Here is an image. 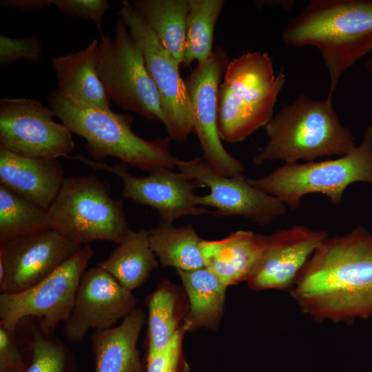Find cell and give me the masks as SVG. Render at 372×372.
Wrapping results in <instances>:
<instances>
[{
	"mask_svg": "<svg viewBox=\"0 0 372 372\" xmlns=\"http://www.w3.org/2000/svg\"><path fill=\"white\" fill-rule=\"evenodd\" d=\"M99 43L94 39L75 53L53 57L51 63L59 93L83 105L109 110L110 100L97 72Z\"/></svg>",
	"mask_w": 372,
	"mask_h": 372,
	"instance_id": "obj_21",
	"label": "cell"
},
{
	"mask_svg": "<svg viewBox=\"0 0 372 372\" xmlns=\"http://www.w3.org/2000/svg\"><path fill=\"white\" fill-rule=\"evenodd\" d=\"M289 291L300 311L317 322L372 316V233L357 225L329 236Z\"/></svg>",
	"mask_w": 372,
	"mask_h": 372,
	"instance_id": "obj_1",
	"label": "cell"
},
{
	"mask_svg": "<svg viewBox=\"0 0 372 372\" xmlns=\"http://www.w3.org/2000/svg\"><path fill=\"white\" fill-rule=\"evenodd\" d=\"M47 100L54 116L86 141L85 149L91 159L112 156L149 173L177 167L180 159L172 153L171 141L167 137H140L132 130V116L75 102L56 90Z\"/></svg>",
	"mask_w": 372,
	"mask_h": 372,
	"instance_id": "obj_3",
	"label": "cell"
},
{
	"mask_svg": "<svg viewBox=\"0 0 372 372\" xmlns=\"http://www.w3.org/2000/svg\"><path fill=\"white\" fill-rule=\"evenodd\" d=\"M267 235L238 230L216 240H203L200 251L205 267L227 287L246 281L257 263Z\"/></svg>",
	"mask_w": 372,
	"mask_h": 372,
	"instance_id": "obj_19",
	"label": "cell"
},
{
	"mask_svg": "<svg viewBox=\"0 0 372 372\" xmlns=\"http://www.w3.org/2000/svg\"><path fill=\"white\" fill-rule=\"evenodd\" d=\"M53 117L49 106L39 101L1 98L0 147L28 158L68 157L75 147L72 133Z\"/></svg>",
	"mask_w": 372,
	"mask_h": 372,
	"instance_id": "obj_11",
	"label": "cell"
},
{
	"mask_svg": "<svg viewBox=\"0 0 372 372\" xmlns=\"http://www.w3.org/2000/svg\"><path fill=\"white\" fill-rule=\"evenodd\" d=\"M229 61L224 50L217 47L185 81L203 158L216 173L228 177L242 175L245 171L244 165L225 149L218 132V93Z\"/></svg>",
	"mask_w": 372,
	"mask_h": 372,
	"instance_id": "obj_12",
	"label": "cell"
},
{
	"mask_svg": "<svg viewBox=\"0 0 372 372\" xmlns=\"http://www.w3.org/2000/svg\"><path fill=\"white\" fill-rule=\"evenodd\" d=\"M203 240L192 225L176 227L160 221L149 230V242L162 267L189 271L205 267L200 251Z\"/></svg>",
	"mask_w": 372,
	"mask_h": 372,
	"instance_id": "obj_25",
	"label": "cell"
},
{
	"mask_svg": "<svg viewBox=\"0 0 372 372\" xmlns=\"http://www.w3.org/2000/svg\"><path fill=\"white\" fill-rule=\"evenodd\" d=\"M225 1L188 0L184 68L203 63L213 52L214 28Z\"/></svg>",
	"mask_w": 372,
	"mask_h": 372,
	"instance_id": "obj_26",
	"label": "cell"
},
{
	"mask_svg": "<svg viewBox=\"0 0 372 372\" xmlns=\"http://www.w3.org/2000/svg\"><path fill=\"white\" fill-rule=\"evenodd\" d=\"M66 177L58 159L21 156L0 147V183L48 209Z\"/></svg>",
	"mask_w": 372,
	"mask_h": 372,
	"instance_id": "obj_18",
	"label": "cell"
},
{
	"mask_svg": "<svg viewBox=\"0 0 372 372\" xmlns=\"http://www.w3.org/2000/svg\"><path fill=\"white\" fill-rule=\"evenodd\" d=\"M52 229L49 211L0 184V242Z\"/></svg>",
	"mask_w": 372,
	"mask_h": 372,
	"instance_id": "obj_27",
	"label": "cell"
},
{
	"mask_svg": "<svg viewBox=\"0 0 372 372\" xmlns=\"http://www.w3.org/2000/svg\"><path fill=\"white\" fill-rule=\"evenodd\" d=\"M158 262L150 245L149 230L141 229L130 230L110 255L96 265L132 291L147 281Z\"/></svg>",
	"mask_w": 372,
	"mask_h": 372,
	"instance_id": "obj_22",
	"label": "cell"
},
{
	"mask_svg": "<svg viewBox=\"0 0 372 372\" xmlns=\"http://www.w3.org/2000/svg\"><path fill=\"white\" fill-rule=\"evenodd\" d=\"M28 330L25 372H76L74 353L54 331H44L37 319L30 324Z\"/></svg>",
	"mask_w": 372,
	"mask_h": 372,
	"instance_id": "obj_28",
	"label": "cell"
},
{
	"mask_svg": "<svg viewBox=\"0 0 372 372\" xmlns=\"http://www.w3.org/2000/svg\"><path fill=\"white\" fill-rule=\"evenodd\" d=\"M44 56L43 41L36 36L12 39L0 35V66L6 68L19 60L38 62Z\"/></svg>",
	"mask_w": 372,
	"mask_h": 372,
	"instance_id": "obj_30",
	"label": "cell"
},
{
	"mask_svg": "<svg viewBox=\"0 0 372 372\" xmlns=\"http://www.w3.org/2000/svg\"><path fill=\"white\" fill-rule=\"evenodd\" d=\"M218 93L217 127L221 141H245L273 118L285 82L282 68L276 74L267 52H247L229 61Z\"/></svg>",
	"mask_w": 372,
	"mask_h": 372,
	"instance_id": "obj_5",
	"label": "cell"
},
{
	"mask_svg": "<svg viewBox=\"0 0 372 372\" xmlns=\"http://www.w3.org/2000/svg\"><path fill=\"white\" fill-rule=\"evenodd\" d=\"M184 331L183 327L178 329L166 347L147 355L146 372H179Z\"/></svg>",
	"mask_w": 372,
	"mask_h": 372,
	"instance_id": "obj_32",
	"label": "cell"
},
{
	"mask_svg": "<svg viewBox=\"0 0 372 372\" xmlns=\"http://www.w3.org/2000/svg\"><path fill=\"white\" fill-rule=\"evenodd\" d=\"M264 128L269 141L253 158L257 165L278 160L295 163L341 156L355 147V136L340 121L330 96L315 100L302 94L284 105Z\"/></svg>",
	"mask_w": 372,
	"mask_h": 372,
	"instance_id": "obj_4",
	"label": "cell"
},
{
	"mask_svg": "<svg viewBox=\"0 0 372 372\" xmlns=\"http://www.w3.org/2000/svg\"><path fill=\"white\" fill-rule=\"evenodd\" d=\"M329 236L324 230L293 225L267 235L261 255L246 282L255 291L290 290L318 247Z\"/></svg>",
	"mask_w": 372,
	"mask_h": 372,
	"instance_id": "obj_17",
	"label": "cell"
},
{
	"mask_svg": "<svg viewBox=\"0 0 372 372\" xmlns=\"http://www.w3.org/2000/svg\"><path fill=\"white\" fill-rule=\"evenodd\" d=\"M131 4L176 65L183 64L188 0H135Z\"/></svg>",
	"mask_w": 372,
	"mask_h": 372,
	"instance_id": "obj_24",
	"label": "cell"
},
{
	"mask_svg": "<svg viewBox=\"0 0 372 372\" xmlns=\"http://www.w3.org/2000/svg\"><path fill=\"white\" fill-rule=\"evenodd\" d=\"M282 40L318 48L332 96L344 72L372 50V0H311L288 21Z\"/></svg>",
	"mask_w": 372,
	"mask_h": 372,
	"instance_id": "obj_2",
	"label": "cell"
},
{
	"mask_svg": "<svg viewBox=\"0 0 372 372\" xmlns=\"http://www.w3.org/2000/svg\"><path fill=\"white\" fill-rule=\"evenodd\" d=\"M145 321L144 311L136 307L119 325L94 330L90 342L95 372H145L137 349Z\"/></svg>",
	"mask_w": 372,
	"mask_h": 372,
	"instance_id": "obj_20",
	"label": "cell"
},
{
	"mask_svg": "<svg viewBox=\"0 0 372 372\" xmlns=\"http://www.w3.org/2000/svg\"><path fill=\"white\" fill-rule=\"evenodd\" d=\"M28 366L25 357L12 338L0 326V372H25Z\"/></svg>",
	"mask_w": 372,
	"mask_h": 372,
	"instance_id": "obj_33",
	"label": "cell"
},
{
	"mask_svg": "<svg viewBox=\"0 0 372 372\" xmlns=\"http://www.w3.org/2000/svg\"><path fill=\"white\" fill-rule=\"evenodd\" d=\"M48 211L52 229L82 245H118L130 230L123 200L112 198L109 182L94 175L66 177Z\"/></svg>",
	"mask_w": 372,
	"mask_h": 372,
	"instance_id": "obj_7",
	"label": "cell"
},
{
	"mask_svg": "<svg viewBox=\"0 0 372 372\" xmlns=\"http://www.w3.org/2000/svg\"><path fill=\"white\" fill-rule=\"evenodd\" d=\"M176 167L199 187H209V194L197 195L196 201L198 206L214 208L216 216H241L265 226L287 212V207L280 199L252 186L243 175H220L203 157L180 160Z\"/></svg>",
	"mask_w": 372,
	"mask_h": 372,
	"instance_id": "obj_13",
	"label": "cell"
},
{
	"mask_svg": "<svg viewBox=\"0 0 372 372\" xmlns=\"http://www.w3.org/2000/svg\"><path fill=\"white\" fill-rule=\"evenodd\" d=\"M97 72L110 101L126 111L164 124L158 91L142 50L121 17L114 25L113 38L100 34Z\"/></svg>",
	"mask_w": 372,
	"mask_h": 372,
	"instance_id": "obj_8",
	"label": "cell"
},
{
	"mask_svg": "<svg viewBox=\"0 0 372 372\" xmlns=\"http://www.w3.org/2000/svg\"><path fill=\"white\" fill-rule=\"evenodd\" d=\"M53 0H1L0 6L4 8L25 12L40 10L50 7Z\"/></svg>",
	"mask_w": 372,
	"mask_h": 372,
	"instance_id": "obj_34",
	"label": "cell"
},
{
	"mask_svg": "<svg viewBox=\"0 0 372 372\" xmlns=\"http://www.w3.org/2000/svg\"><path fill=\"white\" fill-rule=\"evenodd\" d=\"M247 181L291 210L299 207L304 196L313 193L324 195L331 203L339 205L351 184L372 185V125L365 128L360 143L347 154L320 161L285 163L262 178Z\"/></svg>",
	"mask_w": 372,
	"mask_h": 372,
	"instance_id": "obj_6",
	"label": "cell"
},
{
	"mask_svg": "<svg viewBox=\"0 0 372 372\" xmlns=\"http://www.w3.org/2000/svg\"><path fill=\"white\" fill-rule=\"evenodd\" d=\"M365 67L369 74L372 76V57H369L365 62Z\"/></svg>",
	"mask_w": 372,
	"mask_h": 372,
	"instance_id": "obj_36",
	"label": "cell"
},
{
	"mask_svg": "<svg viewBox=\"0 0 372 372\" xmlns=\"http://www.w3.org/2000/svg\"><path fill=\"white\" fill-rule=\"evenodd\" d=\"M141 47L147 70L158 91L165 117L167 138L182 143L194 133L192 108L185 81L169 52L161 43L131 1L124 0L118 12Z\"/></svg>",
	"mask_w": 372,
	"mask_h": 372,
	"instance_id": "obj_10",
	"label": "cell"
},
{
	"mask_svg": "<svg viewBox=\"0 0 372 372\" xmlns=\"http://www.w3.org/2000/svg\"><path fill=\"white\" fill-rule=\"evenodd\" d=\"M84 245L72 242L53 229L0 242L5 262L1 293H15L38 284L76 254Z\"/></svg>",
	"mask_w": 372,
	"mask_h": 372,
	"instance_id": "obj_15",
	"label": "cell"
},
{
	"mask_svg": "<svg viewBox=\"0 0 372 372\" xmlns=\"http://www.w3.org/2000/svg\"><path fill=\"white\" fill-rule=\"evenodd\" d=\"M67 158L97 170L109 172L120 178L123 198L155 209L160 221L173 224L185 216H198L213 213L197 205V195L194 189L199 186L180 172L160 169L149 172L147 176L136 177L129 172L128 165L121 161L110 165L79 154Z\"/></svg>",
	"mask_w": 372,
	"mask_h": 372,
	"instance_id": "obj_14",
	"label": "cell"
},
{
	"mask_svg": "<svg viewBox=\"0 0 372 372\" xmlns=\"http://www.w3.org/2000/svg\"><path fill=\"white\" fill-rule=\"evenodd\" d=\"M161 285L149 296L147 355H153L167 345L178 329L176 314L177 296L166 283Z\"/></svg>",
	"mask_w": 372,
	"mask_h": 372,
	"instance_id": "obj_29",
	"label": "cell"
},
{
	"mask_svg": "<svg viewBox=\"0 0 372 372\" xmlns=\"http://www.w3.org/2000/svg\"><path fill=\"white\" fill-rule=\"evenodd\" d=\"M137 299L102 268L95 266L83 273L70 316L63 324L64 337L81 342L90 329H106L136 308Z\"/></svg>",
	"mask_w": 372,
	"mask_h": 372,
	"instance_id": "obj_16",
	"label": "cell"
},
{
	"mask_svg": "<svg viewBox=\"0 0 372 372\" xmlns=\"http://www.w3.org/2000/svg\"><path fill=\"white\" fill-rule=\"evenodd\" d=\"M94 255L89 244L34 286L15 293L0 294V326L17 338L19 323L37 320L45 331L67 320L74 304L81 278Z\"/></svg>",
	"mask_w": 372,
	"mask_h": 372,
	"instance_id": "obj_9",
	"label": "cell"
},
{
	"mask_svg": "<svg viewBox=\"0 0 372 372\" xmlns=\"http://www.w3.org/2000/svg\"><path fill=\"white\" fill-rule=\"evenodd\" d=\"M189 300L183 328L216 329L224 313L227 286L205 267L189 271L176 270Z\"/></svg>",
	"mask_w": 372,
	"mask_h": 372,
	"instance_id": "obj_23",
	"label": "cell"
},
{
	"mask_svg": "<svg viewBox=\"0 0 372 372\" xmlns=\"http://www.w3.org/2000/svg\"><path fill=\"white\" fill-rule=\"evenodd\" d=\"M273 3H271L269 1H262L260 2L258 1V3H255L256 5H258V4H260V5H264V4H266V5H269V4H274V1H272ZM283 1H280L279 3H276V4H280V5H282V6H286L287 7H290L291 6V4L293 3V1H290L289 2V1H285L284 3H282ZM276 3V1H275Z\"/></svg>",
	"mask_w": 372,
	"mask_h": 372,
	"instance_id": "obj_35",
	"label": "cell"
},
{
	"mask_svg": "<svg viewBox=\"0 0 372 372\" xmlns=\"http://www.w3.org/2000/svg\"><path fill=\"white\" fill-rule=\"evenodd\" d=\"M58 10L70 17L92 20L102 34L103 19L110 8L107 0H53Z\"/></svg>",
	"mask_w": 372,
	"mask_h": 372,
	"instance_id": "obj_31",
	"label": "cell"
}]
</instances>
